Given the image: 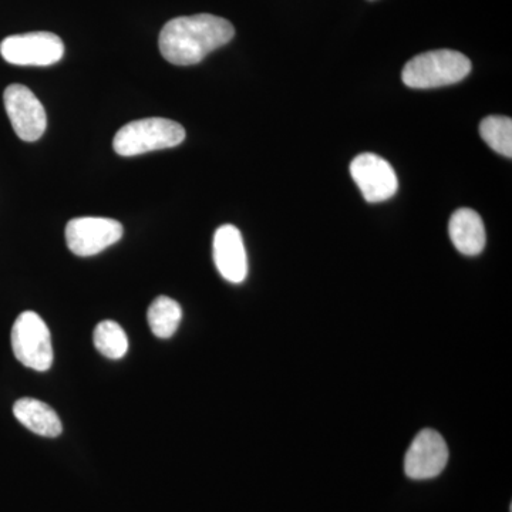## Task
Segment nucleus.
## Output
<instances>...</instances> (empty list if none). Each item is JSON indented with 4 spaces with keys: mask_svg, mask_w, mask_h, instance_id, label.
<instances>
[{
    "mask_svg": "<svg viewBox=\"0 0 512 512\" xmlns=\"http://www.w3.org/2000/svg\"><path fill=\"white\" fill-rule=\"evenodd\" d=\"M234 26L220 16H181L165 23L158 39L161 55L175 66H192L231 42Z\"/></svg>",
    "mask_w": 512,
    "mask_h": 512,
    "instance_id": "1",
    "label": "nucleus"
},
{
    "mask_svg": "<svg viewBox=\"0 0 512 512\" xmlns=\"http://www.w3.org/2000/svg\"><path fill=\"white\" fill-rule=\"evenodd\" d=\"M471 62L456 50H433L413 57L404 66L402 79L412 89H436L466 79Z\"/></svg>",
    "mask_w": 512,
    "mask_h": 512,
    "instance_id": "2",
    "label": "nucleus"
},
{
    "mask_svg": "<svg viewBox=\"0 0 512 512\" xmlns=\"http://www.w3.org/2000/svg\"><path fill=\"white\" fill-rule=\"evenodd\" d=\"M184 140L185 130L180 123L153 117L131 121L121 127L114 137L113 147L121 157H134L180 146Z\"/></svg>",
    "mask_w": 512,
    "mask_h": 512,
    "instance_id": "3",
    "label": "nucleus"
},
{
    "mask_svg": "<svg viewBox=\"0 0 512 512\" xmlns=\"http://www.w3.org/2000/svg\"><path fill=\"white\" fill-rule=\"evenodd\" d=\"M12 349L23 366L36 372H46L52 367L53 346L50 330L45 320L35 312H23L12 328Z\"/></svg>",
    "mask_w": 512,
    "mask_h": 512,
    "instance_id": "4",
    "label": "nucleus"
},
{
    "mask_svg": "<svg viewBox=\"0 0 512 512\" xmlns=\"http://www.w3.org/2000/svg\"><path fill=\"white\" fill-rule=\"evenodd\" d=\"M0 55L15 66H52L62 60L64 45L55 33L32 32L6 37Z\"/></svg>",
    "mask_w": 512,
    "mask_h": 512,
    "instance_id": "5",
    "label": "nucleus"
},
{
    "mask_svg": "<svg viewBox=\"0 0 512 512\" xmlns=\"http://www.w3.org/2000/svg\"><path fill=\"white\" fill-rule=\"evenodd\" d=\"M3 101H5L6 113L13 130L20 140L33 143L45 134L47 127L45 107L32 90L22 84H10L3 93Z\"/></svg>",
    "mask_w": 512,
    "mask_h": 512,
    "instance_id": "6",
    "label": "nucleus"
},
{
    "mask_svg": "<svg viewBox=\"0 0 512 512\" xmlns=\"http://www.w3.org/2000/svg\"><path fill=\"white\" fill-rule=\"evenodd\" d=\"M123 225L110 218H74L66 227L67 247L74 255L93 256L119 242Z\"/></svg>",
    "mask_w": 512,
    "mask_h": 512,
    "instance_id": "7",
    "label": "nucleus"
},
{
    "mask_svg": "<svg viewBox=\"0 0 512 512\" xmlns=\"http://www.w3.org/2000/svg\"><path fill=\"white\" fill-rule=\"evenodd\" d=\"M350 174L370 204L390 200L399 188L392 165L376 154L357 156L350 164Z\"/></svg>",
    "mask_w": 512,
    "mask_h": 512,
    "instance_id": "8",
    "label": "nucleus"
},
{
    "mask_svg": "<svg viewBox=\"0 0 512 512\" xmlns=\"http://www.w3.org/2000/svg\"><path fill=\"white\" fill-rule=\"evenodd\" d=\"M448 463L446 440L436 430L417 434L404 458V473L412 480H431L443 473Z\"/></svg>",
    "mask_w": 512,
    "mask_h": 512,
    "instance_id": "9",
    "label": "nucleus"
},
{
    "mask_svg": "<svg viewBox=\"0 0 512 512\" xmlns=\"http://www.w3.org/2000/svg\"><path fill=\"white\" fill-rule=\"evenodd\" d=\"M214 262L225 281L242 284L248 275L244 239L234 225H222L214 235Z\"/></svg>",
    "mask_w": 512,
    "mask_h": 512,
    "instance_id": "10",
    "label": "nucleus"
},
{
    "mask_svg": "<svg viewBox=\"0 0 512 512\" xmlns=\"http://www.w3.org/2000/svg\"><path fill=\"white\" fill-rule=\"evenodd\" d=\"M448 234L457 251L467 256L481 254L487 241L483 220L470 208H461L451 215Z\"/></svg>",
    "mask_w": 512,
    "mask_h": 512,
    "instance_id": "11",
    "label": "nucleus"
},
{
    "mask_svg": "<svg viewBox=\"0 0 512 512\" xmlns=\"http://www.w3.org/2000/svg\"><path fill=\"white\" fill-rule=\"evenodd\" d=\"M13 414L20 424L42 437H57L63 426L52 407L32 397H23L13 406Z\"/></svg>",
    "mask_w": 512,
    "mask_h": 512,
    "instance_id": "12",
    "label": "nucleus"
},
{
    "mask_svg": "<svg viewBox=\"0 0 512 512\" xmlns=\"http://www.w3.org/2000/svg\"><path fill=\"white\" fill-rule=\"evenodd\" d=\"M148 325L151 332L160 339H170L177 332L183 319V309L180 303L168 296H158L151 303L147 313Z\"/></svg>",
    "mask_w": 512,
    "mask_h": 512,
    "instance_id": "13",
    "label": "nucleus"
},
{
    "mask_svg": "<svg viewBox=\"0 0 512 512\" xmlns=\"http://www.w3.org/2000/svg\"><path fill=\"white\" fill-rule=\"evenodd\" d=\"M94 346L101 355L111 360L121 359L126 356L128 350V339L126 332L119 323L113 320H104L94 329Z\"/></svg>",
    "mask_w": 512,
    "mask_h": 512,
    "instance_id": "14",
    "label": "nucleus"
},
{
    "mask_svg": "<svg viewBox=\"0 0 512 512\" xmlns=\"http://www.w3.org/2000/svg\"><path fill=\"white\" fill-rule=\"evenodd\" d=\"M481 138L501 156L512 157V120L505 116H490L481 121Z\"/></svg>",
    "mask_w": 512,
    "mask_h": 512,
    "instance_id": "15",
    "label": "nucleus"
}]
</instances>
